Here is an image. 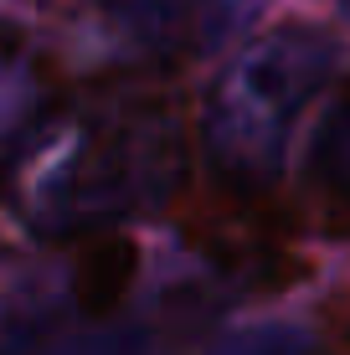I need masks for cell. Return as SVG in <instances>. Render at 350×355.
<instances>
[{
  "label": "cell",
  "instance_id": "cell-1",
  "mask_svg": "<svg viewBox=\"0 0 350 355\" xmlns=\"http://www.w3.org/2000/svg\"><path fill=\"white\" fill-rule=\"evenodd\" d=\"M186 175V134L165 98L98 88L52 108L0 160L10 211L36 237L82 242L165 206Z\"/></svg>",
  "mask_w": 350,
  "mask_h": 355
},
{
  "label": "cell",
  "instance_id": "cell-2",
  "mask_svg": "<svg viewBox=\"0 0 350 355\" xmlns=\"http://www.w3.org/2000/svg\"><path fill=\"white\" fill-rule=\"evenodd\" d=\"M335 62L340 46L330 31L288 21L222 67L201 103V150L227 191L263 196L279 180L288 134L330 83Z\"/></svg>",
  "mask_w": 350,
  "mask_h": 355
},
{
  "label": "cell",
  "instance_id": "cell-3",
  "mask_svg": "<svg viewBox=\"0 0 350 355\" xmlns=\"http://www.w3.org/2000/svg\"><path fill=\"white\" fill-rule=\"evenodd\" d=\"M268 0H78V42L119 72H175L237 36Z\"/></svg>",
  "mask_w": 350,
  "mask_h": 355
},
{
  "label": "cell",
  "instance_id": "cell-4",
  "mask_svg": "<svg viewBox=\"0 0 350 355\" xmlns=\"http://www.w3.org/2000/svg\"><path fill=\"white\" fill-rule=\"evenodd\" d=\"M134 273H139L134 242L114 237V232H103V237H82L78 252H72V263H67V288H72L78 314H88V320H108V314L124 304Z\"/></svg>",
  "mask_w": 350,
  "mask_h": 355
},
{
  "label": "cell",
  "instance_id": "cell-5",
  "mask_svg": "<svg viewBox=\"0 0 350 355\" xmlns=\"http://www.w3.org/2000/svg\"><path fill=\"white\" fill-rule=\"evenodd\" d=\"M309 186L320 211L335 232H350V78L340 83L335 103L324 108L315 144H309Z\"/></svg>",
  "mask_w": 350,
  "mask_h": 355
},
{
  "label": "cell",
  "instance_id": "cell-6",
  "mask_svg": "<svg viewBox=\"0 0 350 355\" xmlns=\"http://www.w3.org/2000/svg\"><path fill=\"white\" fill-rule=\"evenodd\" d=\"M222 355H315V335L294 329V324H263L252 335L232 340Z\"/></svg>",
  "mask_w": 350,
  "mask_h": 355
},
{
  "label": "cell",
  "instance_id": "cell-7",
  "mask_svg": "<svg viewBox=\"0 0 350 355\" xmlns=\"http://www.w3.org/2000/svg\"><path fill=\"white\" fill-rule=\"evenodd\" d=\"M315 355H350V293L324 309V324L315 335Z\"/></svg>",
  "mask_w": 350,
  "mask_h": 355
},
{
  "label": "cell",
  "instance_id": "cell-8",
  "mask_svg": "<svg viewBox=\"0 0 350 355\" xmlns=\"http://www.w3.org/2000/svg\"><path fill=\"white\" fill-rule=\"evenodd\" d=\"M340 10H345V16H350V0H340Z\"/></svg>",
  "mask_w": 350,
  "mask_h": 355
}]
</instances>
